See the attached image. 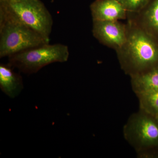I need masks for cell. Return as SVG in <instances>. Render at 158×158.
<instances>
[{
  "instance_id": "2",
  "label": "cell",
  "mask_w": 158,
  "mask_h": 158,
  "mask_svg": "<svg viewBox=\"0 0 158 158\" xmlns=\"http://www.w3.org/2000/svg\"><path fill=\"white\" fill-rule=\"evenodd\" d=\"M46 43H49L14 15L0 8V58Z\"/></svg>"
},
{
  "instance_id": "8",
  "label": "cell",
  "mask_w": 158,
  "mask_h": 158,
  "mask_svg": "<svg viewBox=\"0 0 158 158\" xmlns=\"http://www.w3.org/2000/svg\"><path fill=\"white\" fill-rule=\"evenodd\" d=\"M127 18L158 40V0H151L138 13L128 14Z\"/></svg>"
},
{
  "instance_id": "14",
  "label": "cell",
  "mask_w": 158,
  "mask_h": 158,
  "mask_svg": "<svg viewBox=\"0 0 158 158\" xmlns=\"http://www.w3.org/2000/svg\"><path fill=\"white\" fill-rule=\"evenodd\" d=\"M0 1H2V0H0Z\"/></svg>"
},
{
  "instance_id": "6",
  "label": "cell",
  "mask_w": 158,
  "mask_h": 158,
  "mask_svg": "<svg viewBox=\"0 0 158 158\" xmlns=\"http://www.w3.org/2000/svg\"><path fill=\"white\" fill-rule=\"evenodd\" d=\"M92 32L101 44L116 51L126 40L127 25L120 21H93Z\"/></svg>"
},
{
  "instance_id": "3",
  "label": "cell",
  "mask_w": 158,
  "mask_h": 158,
  "mask_svg": "<svg viewBox=\"0 0 158 158\" xmlns=\"http://www.w3.org/2000/svg\"><path fill=\"white\" fill-rule=\"evenodd\" d=\"M0 8L14 15L49 43L53 20L40 0H2Z\"/></svg>"
},
{
  "instance_id": "1",
  "label": "cell",
  "mask_w": 158,
  "mask_h": 158,
  "mask_svg": "<svg viewBox=\"0 0 158 158\" xmlns=\"http://www.w3.org/2000/svg\"><path fill=\"white\" fill-rule=\"evenodd\" d=\"M126 23V40L116 52L122 69L131 77L158 65V40L131 19Z\"/></svg>"
},
{
  "instance_id": "11",
  "label": "cell",
  "mask_w": 158,
  "mask_h": 158,
  "mask_svg": "<svg viewBox=\"0 0 158 158\" xmlns=\"http://www.w3.org/2000/svg\"><path fill=\"white\" fill-rule=\"evenodd\" d=\"M141 112L155 118L158 116V90L138 94Z\"/></svg>"
},
{
  "instance_id": "12",
  "label": "cell",
  "mask_w": 158,
  "mask_h": 158,
  "mask_svg": "<svg viewBox=\"0 0 158 158\" xmlns=\"http://www.w3.org/2000/svg\"><path fill=\"white\" fill-rule=\"evenodd\" d=\"M124 6L128 14H136L145 7L151 0H118Z\"/></svg>"
},
{
  "instance_id": "13",
  "label": "cell",
  "mask_w": 158,
  "mask_h": 158,
  "mask_svg": "<svg viewBox=\"0 0 158 158\" xmlns=\"http://www.w3.org/2000/svg\"><path fill=\"white\" fill-rule=\"evenodd\" d=\"M155 118H156V121H157V122L158 123V116H156V117H155Z\"/></svg>"
},
{
  "instance_id": "9",
  "label": "cell",
  "mask_w": 158,
  "mask_h": 158,
  "mask_svg": "<svg viewBox=\"0 0 158 158\" xmlns=\"http://www.w3.org/2000/svg\"><path fill=\"white\" fill-rule=\"evenodd\" d=\"M13 68L9 63L0 64V88L12 98L18 96L23 89L22 77L13 70Z\"/></svg>"
},
{
  "instance_id": "10",
  "label": "cell",
  "mask_w": 158,
  "mask_h": 158,
  "mask_svg": "<svg viewBox=\"0 0 158 158\" xmlns=\"http://www.w3.org/2000/svg\"><path fill=\"white\" fill-rule=\"evenodd\" d=\"M131 77L132 86L137 94L158 90V65L147 71Z\"/></svg>"
},
{
  "instance_id": "4",
  "label": "cell",
  "mask_w": 158,
  "mask_h": 158,
  "mask_svg": "<svg viewBox=\"0 0 158 158\" xmlns=\"http://www.w3.org/2000/svg\"><path fill=\"white\" fill-rule=\"evenodd\" d=\"M69 55L67 45L46 43L10 56L9 63L23 73L31 74L52 63L67 62Z\"/></svg>"
},
{
  "instance_id": "7",
  "label": "cell",
  "mask_w": 158,
  "mask_h": 158,
  "mask_svg": "<svg viewBox=\"0 0 158 158\" xmlns=\"http://www.w3.org/2000/svg\"><path fill=\"white\" fill-rule=\"evenodd\" d=\"M93 21L127 19L128 12L118 0H95L90 4Z\"/></svg>"
},
{
  "instance_id": "5",
  "label": "cell",
  "mask_w": 158,
  "mask_h": 158,
  "mask_svg": "<svg viewBox=\"0 0 158 158\" xmlns=\"http://www.w3.org/2000/svg\"><path fill=\"white\" fill-rule=\"evenodd\" d=\"M123 132L126 139L140 151L158 147V123L155 118L143 112L130 118Z\"/></svg>"
}]
</instances>
